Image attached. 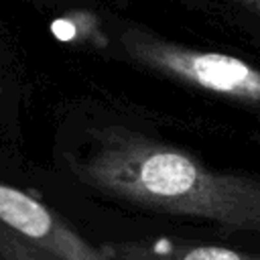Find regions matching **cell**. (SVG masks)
I'll return each instance as SVG.
<instances>
[{
    "label": "cell",
    "mask_w": 260,
    "mask_h": 260,
    "mask_svg": "<svg viewBox=\"0 0 260 260\" xmlns=\"http://www.w3.org/2000/svg\"><path fill=\"white\" fill-rule=\"evenodd\" d=\"M120 47L130 61L165 77L230 100L260 104V69L240 57L191 49L140 26H124Z\"/></svg>",
    "instance_id": "7a4b0ae2"
},
{
    "label": "cell",
    "mask_w": 260,
    "mask_h": 260,
    "mask_svg": "<svg viewBox=\"0 0 260 260\" xmlns=\"http://www.w3.org/2000/svg\"><path fill=\"white\" fill-rule=\"evenodd\" d=\"M0 260H53L0 225Z\"/></svg>",
    "instance_id": "5b68a950"
},
{
    "label": "cell",
    "mask_w": 260,
    "mask_h": 260,
    "mask_svg": "<svg viewBox=\"0 0 260 260\" xmlns=\"http://www.w3.org/2000/svg\"><path fill=\"white\" fill-rule=\"evenodd\" d=\"M75 173L95 191L134 207L260 234V181L217 173L128 128L100 130Z\"/></svg>",
    "instance_id": "6da1fadb"
},
{
    "label": "cell",
    "mask_w": 260,
    "mask_h": 260,
    "mask_svg": "<svg viewBox=\"0 0 260 260\" xmlns=\"http://www.w3.org/2000/svg\"><path fill=\"white\" fill-rule=\"evenodd\" d=\"M108 260H260V254L240 252L223 246H158L144 242H122L102 246Z\"/></svg>",
    "instance_id": "277c9868"
},
{
    "label": "cell",
    "mask_w": 260,
    "mask_h": 260,
    "mask_svg": "<svg viewBox=\"0 0 260 260\" xmlns=\"http://www.w3.org/2000/svg\"><path fill=\"white\" fill-rule=\"evenodd\" d=\"M0 225L53 260H108L53 209L6 183H0Z\"/></svg>",
    "instance_id": "3957f363"
},
{
    "label": "cell",
    "mask_w": 260,
    "mask_h": 260,
    "mask_svg": "<svg viewBox=\"0 0 260 260\" xmlns=\"http://www.w3.org/2000/svg\"><path fill=\"white\" fill-rule=\"evenodd\" d=\"M236 2H240L242 6H246V8L252 10V12L260 14V0H236Z\"/></svg>",
    "instance_id": "8992f818"
}]
</instances>
